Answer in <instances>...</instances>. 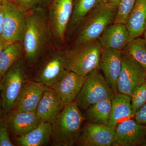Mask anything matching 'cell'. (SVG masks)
Listing matches in <instances>:
<instances>
[{
	"mask_svg": "<svg viewBox=\"0 0 146 146\" xmlns=\"http://www.w3.org/2000/svg\"><path fill=\"white\" fill-rule=\"evenodd\" d=\"M23 50L22 42L8 43L0 55V75L3 77L20 58Z\"/></svg>",
	"mask_w": 146,
	"mask_h": 146,
	"instance_id": "cell-24",
	"label": "cell"
},
{
	"mask_svg": "<svg viewBox=\"0 0 146 146\" xmlns=\"http://www.w3.org/2000/svg\"><path fill=\"white\" fill-rule=\"evenodd\" d=\"M117 8L102 2L83 20L76 36L74 46L98 39L107 27L114 23Z\"/></svg>",
	"mask_w": 146,
	"mask_h": 146,
	"instance_id": "cell-3",
	"label": "cell"
},
{
	"mask_svg": "<svg viewBox=\"0 0 146 146\" xmlns=\"http://www.w3.org/2000/svg\"><path fill=\"white\" fill-rule=\"evenodd\" d=\"M114 95L105 78L97 69L85 76L83 86L75 101L79 107L86 110L100 101L113 98Z\"/></svg>",
	"mask_w": 146,
	"mask_h": 146,
	"instance_id": "cell-6",
	"label": "cell"
},
{
	"mask_svg": "<svg viewBox=\"0 0 146 146\" xmlns=\"http://www.w3.org/2000/svg\"><path fill=\"white\" fill-rule=\"evenodd\" d=\"M23 61L21 58L0 80V96L3 110L6 113L13 110L23 86L27 82Z\"/></svg>",
	"mask_w": 146,
	"mask_h": 146,
	"instance_id": "cell-5",
	"label": "cell"
},
{
	"mask_svg": "<svg viewBox=\"0 0 146 146\" xmlns=\"http://www.w3.org/2000/svg\"><path fill=\"white\" fill-rule=\"evenodd\" d=\"M50 0H11L28 12L40 8L41 5Z\"/></svg>",
	"mask_w": 146,
	"mask_h": 146,
	"instance_id": "cell-29",
	"label": "cell"
},
{
	"mask_svg": "<svg viewBox=\"0 0 146 146\" xmlns=\"http://www.w3.org/2000/svg\"><path fill=\"white\" fill-rule=\"evenodd\" d=\"M8 43H7L0 36V55Z\"/></svg>",
	"mask_w": 146,
	"mask_h": 146,
	"instance_id": "cell-31",
	"label": "cell"
},
{
	"mask_svg": "<svg viewBox=\"0 0 146 146\" xmlns=\"http://www.w3.org/2000/svg\"><path fill=\"white\" fill-rule=\"evenodd\" d=\"M143 34L144 35V40H145V42L146 45V30H145L143 33Z\"/></svg>",
	"mask_w": 146,
	"mask_h": 146,
	"instance_id": "cell-35",
	"label": "cell"
},
{
	"mask_svg": "<svg viewBox=\"0 0 146 146\" xmlns=\"http://www.w3.org/2000/svg\"><path fill=\"white\" fill-rule=\"evenodd\" d=\"M102 2V0H74L72 13L68 25L70 30H73L78 27Z\"/></svg>",
	"mask_w": 146,
	"mask_h": 146,
	"instance_id": "cell-23",
	"label": "cell"
},
{
	"mask_svg": "<svg viewBox=\"0 0 146 146\" xmlns=\"http://www.w3.org/2000/svg\"><path fill=\"white\" fill-rule=\"evenodd\" d=\"M103 48L98 40L74 46L65 51L68 71L85 77L100 68Z\"/></svg>",
	"mask_w": 146,
	"mask_h": 146,
	"instance_id": "cell-4",
	"label": "cell"
},
{
	"mask_svg": "<svg viewBox=\"0 0 146 146\" xmlns=\"http://www.w3.org/2000/svg\"><path fill=\"white\" fill-rule=\"evenodd\" d=\"M3 14L1 6L0 4V36L1 35L3 29Z\"/></svg>",
	"mask_w": 146,
	"mask_h": 146,
	"instance_id": "cell-33",
	"label": "cell"
},
{
	"mask_svg": "<svg viewBox=\"0 0 146 146\" xmlns=\"http://www.w3.org/2000/svg\"><path fill=\"white\" fill-rule=\"evenodd\" d=\"M52 40L45 11L40 7L29 11L22 42L27 60L30 63L35 62L49 48Z\"/></svg>",
	"mask_w": 146,
	"mask_h": 146,
	"instance_id": "cell-1",
	"label": "cell"
},
{
	"mask_svg": "<svg viewBox=\"0 0 146 146\" xmlns=\"http://www.w3.org/2000/svg\"><path fill=\"white\" fill-rule=\"evenodd\" d=\"M68 72L65 51H56L45 60L35 76V81L50 87Z\"/></svg>",
	"mask_w": 146,
	"mask_h": 146,
	"instance_id": "cell-10",
	"label": "cell"
},
{
	"mask_svg": "<svg viewBox=\"0 0 146 146\" xmlns=\"http://www.w3.org/2000/svg\"><path fill=\"white\" fill-rule=\"evenodd\" d=\"M133 115L146 103V82L134 91L131 96Z\"/></svg>",
	"mask_w": 146,
	"mask_h": 146,
	"instance_id": "cell-27",
	"label": "cell"
},
{
	"mask_svg": "<svg viewBox=\"0 0 146 146\" xmlns=\"http://www.w3.org/2000/svg\"><path fill=\"white\" fill-rule=\"evenodd\" d=\"M146 138V125L129 119L115 128L113 145L143 146Z\"/></svg>",
	"mask_w": 146,
	"mask_h": 146,
	"instance_id": "cell-11",
	"label": "cell"
},
{
	"mask_svg": "<svg viewBox=\"0 0 146 146\" xmlns=\"http://www.w3.org/2000/svg\"><path fill=\"white\" fill-rule=\"evenodd\" d=\"M145 82V69L123 52L122 68L117 81L118 92L131 97L135 90Z\"/></svg>",
	"mask_w": 146,
	"mask_h": 146,
	"instance_id": "cell-9",
	"label": "cell"
},
{
	"mask_svg": "<svg viewBox=\"0 0 146 146\" xmlns=\"http://www.w3.org/2000/svg\"><path fill=\"white\" fill-rule=\"evenodd\" d=\"M134 116L130 96L118 93L112 99V109L108 126L115 129L117 126Z\"/></svg>",
	"mask_w": 146,
	"mask_h": 146,
	"instance_id": "cell-19",
	"label": "cell"
},
{
	"mask_svg": "<svg viewBox=\"0 0 146 146\" xmlns=\"http://www.w3.org/2000/svg\"><path fill=\"white\" fill-rule=\"evenodd\" d=\"M64 107L56 92L49 87L44 92L35 113L42 121L52 124Z\"/></svg>",
	"mask_w": 146,
	"mask_h": 146,
	"instance_id": "cell-16",
	"label": "cell"
},
{
	"mask_svg": "<svg viewBox=\"0 0 146 146\" xmlns=\"http://www.w3.org/2000/svg\"><path fill=\"white\" fill-rule=\"evenodd\" d=\"M84 119L75 101L65 106L52 124V145H74L80 136Z\"/></svg>",
	"mask_w": 146,
	"mask_h": 146,
	"instance_id": "cell-2",
	"label": "cell"
},
{
	"mask_svg": "<svg viewBox=\"0 0 146 146\" xmlns=\"http://www.w3.org/2000/svg\"><path fill=\"white\" fill-rule=\"evenodd\" d=\"M122 51L140 63L146 70V45L144 39L139 36L131 40Z\"/></svg>",
	"mask_w": 146,
	"mask_h": 146,
	"instance_id": "cell-25",
	"label": "cell"
},
{
	"mask_svg": "<svg viewBox=\"0 0 146 146\" xmlns=\"http://www.w3.org/2000/svg\"><path fill=\"white\" fill-rule=\"evenodd\" d=\"M143 146H146V138L145 141V142H144V144H143Z\"/></svg>",
	"mask_w": 146,
	"mask_h": 146,
	"instance_id": "cell-38",
	"label": "cell"
},
{
	"mask_svg": "<svg viewBox=\"0 0 146 146\" xmlns=\"http://www.w3.org/2000/svg\"><path fill=\"white\" fill-rule=\"evenodd\" d=\"M134 117L137 122L146 125V103L135 113Z\"/></svg>",
	"mask_w": 146,
	"mask_h": 146,
	"instance_id": "cell-30",
	"label": "cell"
},
{
	"mask_svg": "<svg viewBox=\"0 0 146 146\" xmlns=\"http://www.w3.org/2000/svg\"><path fill=\"white\" fill-rule=\"evenodd\" d=\"M115 129L107 125L89 123L82 129L76 143L82 146H110L113 145Z\"/></svg>",
	"mask_w": 146,
	"mask_h": 146,
	"instance_id": "cell-12",
	"label": "cell"
},
{
	"mask_svg": "<svg viewBox=\"0 0 146 146\" xmlns=\"http://www.w3.org/2000/svg\"><path fill=\"white\" fill-rule=\"evenodd\" d=\"M146 18V0H137L125 24L129 33V42L143 34Z\"/></svg>",
	"mask_w": 146,
	"mask_h": 146,
	"instance_id": "cell-21",
	"label": "cell"
},
{
	"mask_svg": "<svg viewBox=\"0 0 146 146\" xmlns=\"http://www.w3.org/2000/svg\"><path fill=\"white\" fill-rule=\"evenodd\" d=\"M47 18L52 39L63 44L72 13L74 0H50Z\"/></svg>",
	"mask_w": 146,
	"mask_h": 146,
	"instance_id": "cell-8",
	"label": "cell"
},
{
	"mask_svg": "<svg viewBox=\"0 0 146 146\" xmlns=\"http://www.w3.org/2000/svg\"><path fill=\"white\" fill-rule=\"evenodd\" d=\"M49 87L35 81L26 82L13 110L36 112L44 92Z\"/></svg>",
	"mask_w": 146,
	"mask_h": 146,
	"instance_id": "cell-15",
	"label": "cell"
},
{
	"mask_svg": "<svg viewBox=\"0 0 146 146\" xmlns=\"http://www.w3.org/2000/svg\"><path fill=\"white\" fill-rule=\"evenodd\" d=\"M102 2L104 3H107L108 0H102Z\"/></svg>",
	"mask_w": 146,
	"mask_h": 146,
	"instance_id": "cell-37",
	"label": "cell"
},
{
	"mask_svg": "<svg viewBox=\"0 0 146 146\" xmlns=\"http://www.w3.org/2000/svg\"><path fill=\"white\" fill-rule=\"evenodd\" d=\"M103 49L122 50L129 42V33L125 24L112 23L98 39Z\"/></svg>",
	"mask_w": 146,
	"mask_h": 146,
	"instance_id": "cell-17",
	"label": "cell"
},
{
	"mask_svg": "<svg viewBox=\"0 0 146 146\" xmlns=\"http://www.w3.org/2000/svg\"><path fill=\"white\" fill-rule=\"evenodd\" d=\"M145 30H146V18L145 20Z\"/></svg>",
	"mask_w": 146,
	"mask_h": 146,
	"instance_id": "cell-39",
	"label": "cell"
},
{
	"mask_svg": "<svg viewBox=\"0 0 146 146\" xmlns=\"http://www.w3.org/2000/svg\"><path fill=\"white\" fill-rule=\"evenodd\" d=\"M1 5L3 14L2 38L7 43L22 42L29 12L11 1Z\"/></svg>",
	"mask_w": 146,
	"mask_h": 146,
	"instance_id": "cell-7",
	"label": "cell"
},
{
	"mask_svg": "<svg viewBox=\"0 0 146 146\" xmlns=\"http://www.w3.org/2000/svg\"><path fill=\"white\" fill-rule=\"evenodd\" d=\"M7 1H11V0H0V4Z\"/></svg>",
	"mask_w": 146,
	"mask_h": 146,
	"instance_id": "cell-36",
	"label": "cell"
},
{
	"mask_svg": "<svg viewBox=\"0 0 146 146\" xmlns=\"http://www.w3.org/2000/svg\"><path fill=\"white\" fill-rule=\"evenodd\" d=\"M2 106L1 99L0 96V118L2 116Z\"/></svg>",
	"mask_w": 146,
	"mask_h": 146,
	"instance_id": "cell-34",
	"label": "cell"
},
{
	"mask_svg": "<svg viewBox=\"0 0 146 146\" xmlns=\"http://www.w3.org/2000/svg\"><path fill=\"white\" fill-rule=\"evenodd\" d=\"M84 80L85 77L69 71L50 88L56 92L65 106L74 101L82 88Z\"/></svg>",
	"mask_w": 146,
	"mask_h": 146,
	"instance_id": "cell-14",
	"label": "cell"
},
{
	"mask_svg": "<svg viewBox=\"0 0 146 146\" xmlns=\"http://www.w3.org/2000/svg\"><path fill=\"white\" fill-rule=\"evenodd\" d=\"M122 50L103 49L100 68L114 94L118 93L117 81L122 68Z\"/></svg>",
	"mask_w": 146,
	"mask_h": 146,
	"instance_id": "cell-13",
	"label": "cell"
},
{
	"mask_svg": "<svg viewBox=\"0 0 146 146\" xmlns=\"http://www.w3.org/2000/svg\"><path fill=\"white\" fill-rule=\"evenodd\" d=\"M9 112L7 117L8 128L17 136L28 133L42 122L35 112L12 110Z\"/></svg>",
	"mask_w": 146,
	"mask_h": 146,
	"instance_id": "cell-18",
	"label": "cell"
},
{
	"mask_svg": "<svg viewBox=\"0 0 146 146\" xmlns=\"http://www.w3.org/2000/svg\"><path fill=\"white\" fill-rule=\"evenodd\" d=\"M2 78V77L0 75V80H1Z\"/></svg>",
	"mask_w": 146,
	"mask_h": 146,
	"instance_id": "cell-40",
	"label": "cell"
},
{
	"mask_svg": "<svg viewBox=\"0 0 146 146\" xmlns=\"http://www.w3.org/2000/svg\"><path fill=\"white\" fill-rule=\"evenodd\" d=\"M52 124L42 121L38 126L23 136H17L16 142L21 146H40L51 139Z\"/></svg>",
	"mask_w": 146,
	"mask_h": 146,
	"instance_id": "cell-20",
	"label": "cell"
},
{
	"mask_svg": "<svg viewBox=\"0 0 146 146\" xmlns=\"http://www.w3.org/2000/svg\"><path fill=\"white\" fill-rule=\"evenodd\" d=\"M137 0H121L117 7V14L113 23L126 24Z\"/></svg>",
	"mask_w": 146,
	"mask_h": 146,
	"instance_id": "cell-26",
	"label": "cell"
},
{
	"mask_svg": "<svg viewBox=\"0 0 146 146\" xmlns=\"http://www.w3.org/2000/svg\"><path fill=\"white\" fill-rule=\"evenodd\" d=\"M121 0H108L107 3L113 7L117 8Z\"/></svg>",
	"mask_w": 146,
	"mask_h": 146,
	"instance_id": "cell-32",
	"label": "cell"
},
{
	"mask_svg": "<svg viewBox=\"0 0 146 146\" xmlns=\"http://www.w3.org/2000/svg\"><path fill=\"white\" fill-rule=\"evenodd\" d=\"M112 99L102 100L86 110V117L90 123L108 125L112 109Z\"/></svg>",
	"mask_w": 146,
	"mask_h": 146,
	"instance_id": "cell-22",
	"label": "cell"
},
{
	"mask_svg": "<svg viewBox=\"0 0 146 146\" xmlns=\"http://www.w3.org/2000/svg\"></svg>",
	"mask_w": 146,
	"mask_h": 146,
	"instance_id": "cell-41",
	"label": "cell"
},
{
	"mask_svg": "<svg viewBox=\"0 0 146 146\" xmlns=\"http://www.w3.org/2000/svg\"><path fill=\"white\" fill-rule=\"evenodd\" d=\"M7 117L0 118V146H14L11 141L8 132Z\"/></svg>",
	"mask_w": 146,
	"mask_h": 146,
	"instance_id": "cell-28",
	"label": "cell"
}]
</instances>
